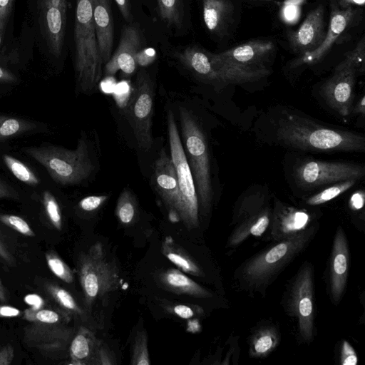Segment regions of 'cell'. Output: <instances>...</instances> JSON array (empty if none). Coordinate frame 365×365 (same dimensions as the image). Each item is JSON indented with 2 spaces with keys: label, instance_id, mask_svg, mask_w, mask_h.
<instances>
[{
  "label": "cell",
  "instance_id": "obj_37",
  "mask_svg": "<svg viewBox=\"0 0 365 365\" xmlns=\"http://www.w3.org/2000/svg\"><path fill=\"white\" fill-rule=\"evenodd\" d=\"M130 364L132 365H149L150 364L148 349V336L144 330L139 331L135 334Z\"/></svg>",
  "mask_w": 365,
  "mask_h": 365
},
{
  "label": "cell",
  "instance_id": "obj_25",
  "mask_svg": "<svg viewBox=\"0 0 365 365\" xmlns=\"http://www.w3.org/2000/svg\"><path fill=\"white\" fill-rule=\"evenodd\" d=\"M100 341L91 330L81 327L69 345V364H91Z\"/></svg>",
  "mask_w": 365,
  "mask_h": 365
},
{
  "label": "cell",
  "instance_id": "obj_28",
  "mask_svg": "<svg viewBox=\"0 0 365 365\" xmlns=\"http://www.w3.org/2000/svg\"><path fill=\"white\" fill-rule=\"evenodd\" d=\"M202 9L207 29L212 33H219L231 17L233 5L230 0H202Z\"/></svg>",
  "mask_w": 365,
  "mask_h": 365
},
{
  "label": "cell",
  "instance_id": "obj_58",
  "mask_svg": "<svg viewBox=\"0 0 365 365\" xmlns=\"http://www.w3.org/2000/svg\"><path fill=\"white\" fill-rule=\"evenodd\" d=\"M0 301L2 302L7 301L6 289H5L1 280H0Z\"/></svg>",
  "mask_w": 365,
  "mask_h": 365
},
{
  "label": "cell",
  "instance_id": "obj_52",
  "mask_svg": "<svg viewBox=\"0 0 365 365\" xmlns=\"http://www.w3.org/2000/svg\"><path fill=\"white\" fill-rule=\"evenodd\" d=\"M17 81V77L13 73L0 66V83H14Z\"/></svg>",
  "mask_w": 365,
  "mask_h": 365
},
{
  "label": "cell",
  "instance_id": "obj_3",
  "mask_svg": "<svg viewBox=\"0 0 365 365\" xmlns=\"http://www.w3.org/2000/svg\"><path fill=\"white\" fill-rule=\"evenodd\" d=\"M74 41L77 83L87 92L99 81L103 64L96 37L93 0H76Z\"/></svg>",
  "mask_w": 365,
  "mask_h": 365
},
{
  "label": "cell",
  "instance_id": "obj_33",
  "mask_svg": "<svg viewBox=\"0 0 365 365\" xmlns=\"http://www.w3.org/2000/svg\"><path fill=\"white\" fill-rule=\"evenodd\" d=\"M2 158L9 171L21 182L31 186H36L40 183L36 175L19 159L7 154H4Z\"/></svg>",
  "mask_w": 365,
  "mask_h": 365
},
{
  "label": "cell",
  "instance_id": "obj_18",
  "mask_svg": "<svg viewBox=\"0 0 365 365\" xmlns=\"http://www.w3.org/2000/svg\"><path fill=\"white\" fill-rule=\"evenodd\" d=\"M310 222L308 212L277 201L269 223L270 238L277 242L292 237L310 226Z\"/></svg>",
  "mask_w": 365,
  "mask_h": 365
},
{
  "label": "cell",
  "instance_id": "obj_59",
  "mask_svg": "<svg viewBox=\"0 0 365 365\" xmlns=\"http://www.w3.org/2000/svg\"><path fill=\"white\" fill-rule=\"evenodd\" d=\"M255 1H259V0H255ZM261 1H269V0H261Z\"/></svg>",
  "mask_w": 365,
  "mask_h": 365
},
{
  "label": "cell",
  "instance_id": "obj_10",
  "mask_svg": "<svg viewBox=\"0 0 365 365\" xmlns=\"http://www.w3.org/2000/svg\"><path fill=\"white\" fill-rule=\"evenodd\" d=\"M364 166L340 161L307 160L300 163L294 172L297 182L306 187H316L341 181L361 178Z\"/></svg>",
  "mask_w": 365,
  "mask_h": 365
},
{
  "label": "cell",
  "instance_id": "obj_12",
  "mask_svg": "<svg viewBox=\"0 0 365 365\" xmlns=\"http://www.w3.org/2000/svg\"><path fill=\"white\" fill-rule=\"evenodd\" d=\"M357 72L355 66L344 60L322 87L327 104L342 116H347L351 112Z\"/></svg>",
  "mask_w": 365,
  "mask_h": 365
},
{
  "label": "cell",
  "instance_id": "obj_55",
  "mask_svg": "<svg viewBox=\"0 0 365 365\" xmlns=\"http://www.w3.org/2000/svg\"><path fill=\"white\" fill-rule=\"evenodd\" d=\"M0 258L1 260L6 262L9 265L14 264V259L12 255L6 249V246L0 240Z\"/></svg>",
  "mask_w": 365,
  "mask_h": 365
},
{
  "label": "cell",
  "instance_id": "obj_50",
  "mask_svg": "<svg viewBox=\"0 0 365 365\" xmlns=\"http://www.w3.org/2000/svg\"><path fill=\"white\" fill-rule=\"evenodd\" d=\"M21 312L14 307L0 305V317L1 318L16 317L21 316Z\"/></svg>",
  "mask_w": 365,
  "mask_h": 365
},
{
  "label": "cell",
  "instance_id": "obj_14",
  "mask_svg": "<svg viewBox=\"0 0 365 365\" xmlns=\"http://www.w3.org/2000/svg\"><path fill=\"white\" fill-rule=\"evenodd\" d=\"M154 177L158 193L169 210L170 218L180 220L181 196L173 160L163 150L155 163Z\"/></svg>",
  "mask_w": 365,
  "mask_h": 365
},
{
  "label": "cell",
  "instance_id": "obj_11",
  "mask_svg": "<svg viewBox=\"0 0 365 365\" xmlns=\"http://www.w3.org/2000/svg\"><path fill=\"white\" fill-rule=\"evenodd\" d=\"M73 334L66 324L31 322L24 329V341L28 347L44 356L56 358L66 350Z\"/></svg>",
  "mask_w": 365,
  "mask_h": 365
},
{
  "label": "cell",
  "instance_id": "obj_39",
  "mask_svg": "<svg viewBox=\"0 0 365 365\" xmlns=\"http://www.w3.org/2000/svg\"><path fill=\"white\" fill-rule=\"evenodd\" d=\"M46 259L49 269L54 275L66 283L73 282L72 270L56 252H48L46 254Z\"/></svg>",
  "mask_w": 365,
  "mask_h": 365
},
{
  "label": "cell",
  "instance_id": "obj_35",
  "mask_svg": "<svg viewBox=\"0 0 365 365\" xmlns=\"http://www.w3.org/2000/svg\"><path fill=\"white\" fill-rule=\"evenodd\" d=\"M356 180V179H349L339 182H336L333 185L327 187L321 192L309 197L306 200V203L309 205H319L327 202L329 200L339 196L346 190L353 187Z\"/></svg>",
  "mask_w": 365,
  "mask_h": 365
},
{
  "label": "cell",
  "instance_id": "obj_26",
  "mask_svg": "<svg viewBox=\"0 0 365 365\" xmlns=\"http://www.w3.org/2000/svg\"><path fill=\"white\" fill-rule=\"evenodd\" d=\"M161 251L168 259L184 273L195 277H205V273L198 263L171 236L165 237Z\"/></svg>",
  "mask_w": 365,
  "mask_h": 365
},
{
  "label": "cell",
  "instance_id": "obj_27",
  "mask_svg": "<svg viewBox=\"0 0 365 365\" xmlns=\"http://www.w3.org/2000/svg\"><path fill=\"white\" fill-rule=\"evenodd\" d=\"M280 334L273 325H262L250 336L249 354L253 358H263L272 353L279 344Z\"/></svg>",
  "mask_w": 365,
  "mask_h": 365
},
{
  "label": "cell",
  "instance_id": "obj_40",
  "mask_svg": "<svg viewBox=\"0 0 365 365\" xmlns=\"http://www.w3.org/2000/svg\"><path fill=\"white\" fill-rule=\"evenodd\" d=\"M0 222L16 232L28 237L35 236L29 225L19 216L9 214H0Z\"/></svg>",
  "mask_w": 365,
  "mask_h": 365
},
{
  "label": "cell",
  "instance_id": "obj_2",
  "mask_svg": "<svg viewBox=\"0 0 365 365\" xmlns=\"http://www.w3.org/2000/svg\"><path fill=\"white\" fill-rule=\"evenodd\" d=\"M278 140L304 151L364 152L363 135L317 125L304 118L289 116L277 129Z\"/></svg>",
  "mask_w": 365,
  "mask_h": 365
},
{
  "label": "cell",
  "instance_id": "obj_9",
  "mask_svg": "<svg viewBox=\"0 0 365 365\" xmlns=\"http://www.w3.org/2000/svg\"><path fill=\"white\" fill-rule=\"evenodd\" d=\"M153 99V81L147 72L141 71L137 75L126 115L138 146L144 150H148L153 143L151 130Z\"/></svg>",
  "mask_w": 365,
  "mask_h": 365
},
{
  "label": "cell",
  "instance_id": "obj_19",
  "mask_svg": "<svg viewBox=\"0 0 365 365\" xmlns=\"http://www.w3.org/2000/svg\"><path fill=\"white\" fill-rule=\"evenodd\" d=\"M356 14L353 7L340 9L336 5H331L329 24L324 41L315 50L305 53L294 62V66L302 64H312L320 61L329 51L332 45L349 26Z\"/></svg>",
  "mask_w": 365,
  "mask_h": 365
},
{
  "label": "cell",
  "instance_id": "obj_16",
  "mask_svg": "<svg viewBox=\"0 0 365 365\" xmlns=\"http://www.w3.org/2000/svg\"><path fill=\"white\" fill-rule=\"evenodd\" d=\"M142 40L139 30L134 26H125L121 32L118 46L105 64L104 74L111 76L121 71L132 74L137 68L136 54L141 49Z\"/></svg>",
  "mask_w": 365,
  "mask_h": 365
},
{
  "label": "cell",
  "instance_id": "obj_17",
  "mask_svg": "<svg viewBox=\"0 0 365 365\" xmlns=\"http://www.w3.org/2000/svg\"><path fill=\"white\" fill-rule=\"evenodd\" d=\"M349 262L348 241L344 230L339 227L334 235L329 266L330 294L339 303L346 285Z\"/></svg>",
  "mask_w": 365,
  "mask_h": 365
},
{
  "label": "cell",
  "instance_id": "obj_41",
  "mask_svg": "<svg viewBox=\"0 0 365 365\" xmlns=\"http://www.w3.org/2000/svg\"><path fill=\"white\" fill-rule=\"evenodd\" d=\"M364 38L359 42L356 48L347 54L345 61L355 66L358 70L364 71Z\"/></svg>",
  "mask_w": 365,
  "mask_h": 365
},
{
  "label": "cell",
  "instance_id": "obj_7",
  "mask_svg": "<svg viewBox=\"0 0 365 365\" xmlns=\"http://www.w3.org/2000/svg\"><path fill=\"white\" fill-rule=\"evenodd\" d=\"M285 309L297 319L300 340L310 343L315 335L314 281L310 263H304L292 279L286 294Z\"/></svg>",
  "mask_w": 365,
  "mask_h": 365
},
{
  "label": "cell",
  "instance_id": "obj_49",
  "mask_svg": "<svg viewBox=\"0 0 365 365\" xmlns=\"http://www.w3.org/2000/svg\"><path fill=\"white\" fill-rule=\"evenodd\" d=\"M24 302L30 308L38 309L43 308L45 302L42 297L36 294H29L25 296Z\"/></svg>",
  "mask_w": 365,
  "mask_h": 365
},
{
  "label": "cell",
  "instance_id": "obj_44",
  "mask_svg": "<svg viewBox=\"0 0 365 365\" xmlns=\"http://www.w3.org/2000/svg\"><path fill=\"white\" fill-rule=\"evenodd\" d=\"M108 198V195H90L83 198L78 203L80 208L91 212L101 207Z\"/></svg>",
  "mask_w": 365,
  "mask_h": 365
},
{
  "label": "cell",
  "instance_id": "obj_23",
  "mask_svg": "<svg viewBox=\"0 0 365 365\" xmlns=\"http://www.w3.org/2000/svg\"><path fill=\"white\" fill-rule=\"evenodd\" d=\"M271 216V209L266 205L245 218L236 225V227L228 238L227 246L235 248L250 236L262 235L269 226Z\"/></svg>",
  "mask_w": 365,
  "mask_h": 365
},
{
  "label": "cell",
  "instance_id": "obj_6",
  "mask_svg": "<svg viewBox=\"0 0 365 365\" xmlns=\"http://www.w3.org/2000/svg\"><path fill=\"white\" fill-rule=\"evenodd\" d=\"M77 268L87 307L92 306L96 299L115 291L119 287L118 267L107 258L103 245L99 242L79 256Z\"/></svg>",
  "mask_w": 365,
  "mask_h": 365
},
{
  "label": "cell",
  "instance_id": "obj_48",
  "mask_svg": "<svg viewBox=\"0 0 365 365\" xmlns=\"http://www.w3.org/2000/svg\"><path fill=\"white\" fill-rule=\"evenodd\" d=\"M14 356V347L11 344L0 346V365H9Z\"/></svg>",
  "mask_w": 365,
  "mask_h": 365
},
{
  "label": "cell",
  "instance_id": "obj_54",
  "mask_svg": "<svg viewBox=\"0 0 365 365\" xmlns=\"http://www.w3.org/2000/svg\"><path fill=\"white\" fill-rule=\"evenodd\" d=\"M364 195L362 192H356L350 200V205L354 210H359L364 206Z\"/></svg>",
  "mask_w": 365,
  "mask_h": 365
},
{
  "label": "cell",
  "instance_id": "obj_56",
  "mask_svg": "<svg viewBox=\"0 0 365 365\" xmlns=\"http://www.w3.org/2000/svg\"><path fill=\"white\" fill-rule=\"evenodd\" d=\"M338 4L344 9L354 6H363L365 0H336Z\"/></svg>",
  "mask_w": 365,
  "mask_h": 365
},
{
  "label": "cell",
  "instance_id": "obj_43",
  "mask_svg": "<svg viewBox=\"0 0 365 365\" xmlns=\"http://www.w3.org/2000/svg\"><path fill=\"white\" fill-rule=\"evenodd\" d=\"M358 357L354 347L349 341L344 340L340 350V364L341 365H356Z\"/></svg>",
  "mask_w": 365,
  "mask_h": 365
},
{
  "label": "cell",
  "instance_id": "obj_47",
  "mask_svg": "<svg viewBox=\"0 0 365 365\" xmlns=\"http://www.w3.org/2000/svg\"><path fill=\"white\" fill-rule=\"evenodd\" d=\"M171 312L182 319H187L195 315L197 309H194L191 306L177 304L171 308Z\"/></svg>",
  "mask_w": 365,
  "mask_h": 365
},
{
  "label": "cell",
  "instance_id": "obj_38",
  "mask_svg": "<svg viewBox=\"0 0 365 365\" xmlns=\"http://www.w3.org/2000/svg\"><path fill=\"white\" fill-rule=\"evenodd\" d=\"M42 203L46 216L51 225L58 230L62 229V215L57 200L49 190L42 193Z\"/></svg>",
  "mask_w": 365,
  "mask_h": 365
},
{
  "label": "cell",
  "instance_id": "obj_32",
  "mask_svg": "<svg viewBox=\"0 0 365 365\" xmlns=\"http://www.w3.org/2000/svg\"><path fill=\"white\" fill-rule=\"evenodd\" d=\"M24 319L30 322L47 324H66L71 319L70 314L62 311L56 312L48 309H34L30 307L24 312Z\"/></svg>",
  "mask_w": 365,
  "mask_h": 365
},
{
  "label": "cell",
  "instance_id": "obj_46",
  "mask_svg": "<svg viewBox=\"0 0 365 365\" xmlns=\"http://www.w3.org/2000/svg\"><path fill=\"white\" fill-rule=\"evenodd\" d=\"M156 58V53L153 48L140 49L136 54L138 65L145 66L150 64Z\"/></svg>",
  "mask_w": 365,
  "mask_h": 365
},
{
  "label": "cell",
  "instance_id": "obj_1",
  "mask_svg": "<svg viewBox=\"0 0 365 365\" xmlns=\"http://www.w3.org/2000/svg\"><path fill=\"white\" fill-rule=\"evenodd\" d=\"M317 230L316 225H310L247 259L235 274L240 289L250 294H263L285 267L307 247Z\"/></svg>",
  "mask_w": 365,
  "mask_h": 365
},
{
  "label": "cell",
  "instance_id": "obj_4",
  "mask_svg": "<svg viewBox=\"0 0 365 365\" xmlns=\"http://www.w3.org/2000/svg\"><path fill=\"white\" fill-rule=\"evenodd\" d=\"M24 152L41 164L53 181L62 185L79 184L93 170L83 137L73 150L49 145L26 148Z\"/></svg>",
  "mask_w": 365,
  "mask_h": 365
},
{
  "label": "cell",
  "instance_id": "obj_24",
  "mask_svg": "<svg viewBox=\"0 0 365 365\" xmlns=\"http://www.w3.org/2000/svg\"><path fill=\"white\" fill-rule=\"evenodd\" d=\"M158 280L163 287L178 294H185L196 298H210L212 294L199 284L191 279L183 272L170 268L162 271Z\"/></svg>",
  "mask_w": 365,
  "mask_h": 365
},
{
  "label": "cell",
  "instance_id": "obj_21",
  "mask_svg": "<svg viewBox=\"0 0 365 365\" xmlns=\"http://www.w3.org/2000/svg\"><path fill=\"white\" fill-rule=\"evenodd\" d=\"M210 61L216 81L243 83L258 81L269 74L267 68H254L233 63L210 53Z\"/></svg>",
  "mask_w": 365,
  "mask_h": 365
},
{
  "label": "cell",
  "instance_id": "obj_31",
  "mask_svg": "<svg viewBox=\"0 0 365 365\" xmlns=\"http://www.w3.org/2000/svg\"><path fill=\"white\" fill-rule=\"evenodd\" d=\"M36 128L33 122L21 118L0 115V141L31 131Z\"/></svg>",
  "mask_w": 365,
  "mask_h": 365
},
{
  "label": "cell",
  "instance_id": "obj_22",
  "mask_svg": "<svg viewBox=\"0 0 365 365\" xmlns=\"http://www.w3.org/2000/svg\"><path fill=\"white\" fill-rule=\"evenodd\" d=\"M93 21L99 53L106 64L113 46V22L108 0H93Z\"/></svg>",
  "mask_w": 365,
  "mask_h": 365
},
{
  "label": "cell",
  "instance_id": "obj_57",
  "mask_svg": "<svg viewBox=\"0 0 365 365\" xmlns=\"http://www.w3.org/2000/svg\"><path fill=\"white\" fill-rule=\"evenodd\" d=\"M352 113L355 114L361 115L362 117L364 116L365 114V96L363 95L361 98L358 101V102L354 106L352 109Z\"/></svg>",
  "mask_w": 365,
  "mask_h": 365
},
{
  "label": "cell",
  "instance_id": "obj_15",
  "mask_svg": "<svg viewBox=\"0 0 365 365\" xmlns=\"http://www.w3.org/2000/svg\"><path fill=\"white\" fill-rule=\"evenodd\" d=\"M326 32L324 7L319 5L307 16L297 30L288 33L287 37L291 48L302 55L319 47Z\"/></svg>",
  "mask_w": 365,
  "mask_h": 365
},
{
  "label": "cell",
  "instance_id": "obj_20",
  "mask_svg": "<svg viewBox=\"0 0 365 365\" xmlns=\"http://www.w3.org/2000/svg\"><path fill=\"white\" fill-rule=\"evenodd\" d=\"M275 49L272 41L256 39L216 54L220 58L242 66L254 68H266L264 61L268 60Z\"/></svg>",
  "mask_w": 365,
  "mask_h": 365
},
{
  "label": "cell",
  "instance_id": "obj_29",
  "mask_svg": "<svg viewBox=\"0 0 365 365\" xmlns=\"http://www.w3.org/2000/svg\"><path fill=\"white\" fill-rule=\"evenodd\" d=\"M180 61L205 81H216L210 53L197 47H187L178 54Z\"/></svg>",
  "mask_w": 365,
  "mask_h": 365
},
{
  "label": "cell",
  "instance_id": "obj_36",
  "mask_svg": "<svg viewBox=\"0 0 365 365\" xmlns=\"http://www.w3.org/2000/svg\"><path fill=\"white\" fill-rule=\"evenodd\" d=\"M136 202L128 190H123L120 193L115 208V215L119 221L124 225L130 224L136 215Z\"/></svg>",
  "mask_w": 365,
  "mask_h": 365
},
{
  "label": "cell",
  "instance_id": "obj_34",
  "mask_svg": "<svg viewBox=\"0 0 365 365\" xmlns=\"http://www.w3.org/2000/svg\"><path fill=\"white\" fill-rule=\"evenodd\" d=\"M159 14L168 25L180 28L182 24V0H158Z\"/></svg>",
  "mask_w": 365,
  "mask_h": 365
},
{
  "label": "cell",
  "instance_id": "obj_42",
  "mask_svg": "<svg viewBox=\"0 0 365 365\" xmlns=\"http://www.w3.org/2000/svg\"><path fill=\"white\" fill-rule=\"evenodd\" d=\"M115 364L113 354L106 344L100 341L91 364L111 365Z\"/></svg>",
  "mask_w": 365,
  "mask_h": 365
},
{
  "label": "cell",
  "instance_id": "obj_51",
  "mask_svg": "<svg viewBox=\"0 0 365 365\" xmlns=\"http://www.w3.org/2000/svg\"><path fill=\"white\" fill-rule=\"evenodd\" d=\"M118 9L126 21L131 19L130 6L129 0H115Z\"/></svg>",
  "mask_w": 365,
  "mask_h": 365
},
{
  "label": "cell",
  "instance_id": "obj_45",
  "mask_svg": "<svg viewBox=\"0 0 365 365\" xmlns=\"http://www.w3.org/2000/svg\"><path fill=\"white\" fill-rule=\"evenodd\" d=\"M14 0H0V34H4Z\"/></svg>",
  "mask_w": 365,
  "mask_h": 365
},
{
  "label": "cell",
  "instance_id": "obj_13",
  "mask_svg": "<svg viewBox=\"0 0 365 365\" xmlns=\"http://www.w3.org/2000/svg\"><path fill=\"white\" fill-rule=\"evenodd\" d=\"M38 10L50 52H62L66 24L67 0H38Z\"/></svg>",
  "mask_w": 365,
  "mask_h": 365
},
{
  "label": "cell",
  "instance_id": "obj_30",
  "mask_svg": "<svg viewBox=\"0 0 365 365\" xmlns=\"http://www.w3.org/2000/svg\"><path fill=\"white\" fill-rule=\"evenodd\" d=\"M45 287L46 292L58 305L62 312L70 315H83V310L67 290L54 283H47L45 284Z\"/></svg>",
  "mask_w": 365,
  "mask_h": 365
},
{
  "label": "cell",
  "instance_id": "obj_5",
  "mask_svg": "<svg viewBox=\"0 0 365 365\" xmlns=\"http://www.w3.org/2000/svg\"><path fill=\"white\" fill-rule=\"evenodd\" d=\"M180 119L189 165L193 176L199 209L207 215L211 208L212 188L208 146L205 134L194 115L180 108Z\"/></svg>",
  "mask_w": 365,
  "mask_h": 365
},
{
  "label": "cell",
  "instance_id": "obj_8",
  "mask_svg": "<svg viewBox=\"0 0 365 365\" xmlns=\"http://www.w3.org/2000/svg\"><path fill=\"white\" fill-rule=\"evenodd\" d=\"M168 133L171 159L177 173L181 196L180 220L188 229L199 225V203L193 176L171 111L168 115Z\"/></svg>",
  "mask_w": 365,
  "mask_h": 365
},
{
  "label": "cell",
  "instance_id": "obj_53",
  "mask_svg": "<svg viewBox=\"0 0 365 365\" xmlns=\"http://www.w3.org/2000/svg\"><path fill=\"white\" fill-rule=\"evenodd\" d=\"M19 195L12 187L0 182V199L18 198Z\"/></svg>",
  "mask_w": 365,
  "mask_h": 365
}]
</instances>
